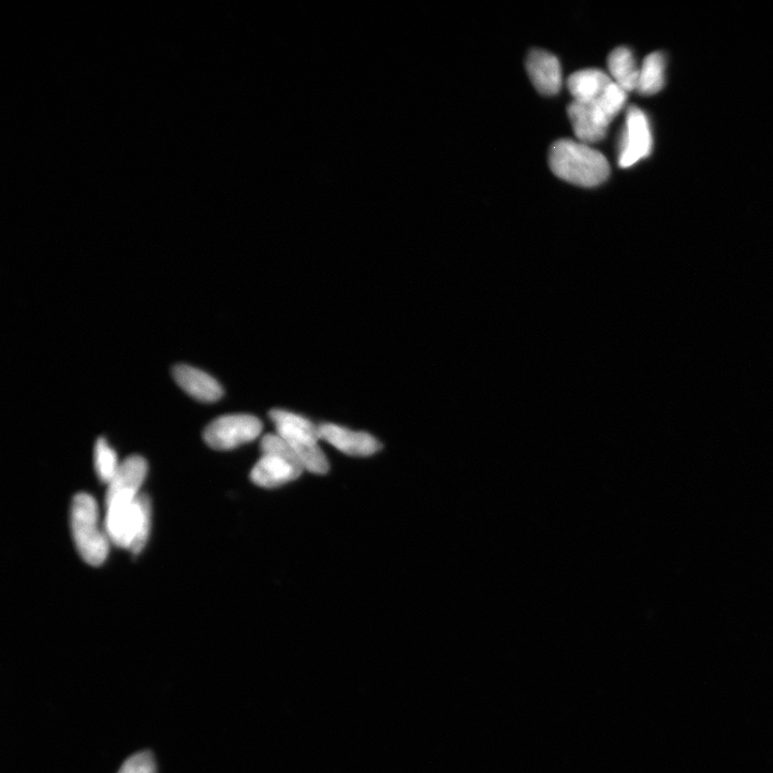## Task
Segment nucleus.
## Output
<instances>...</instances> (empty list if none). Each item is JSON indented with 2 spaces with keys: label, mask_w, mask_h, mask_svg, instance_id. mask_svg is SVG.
Instances as JSON below:
<instances>
[{
  "label": "nucleus",
  "mask_w": 773,
  "mask_h": 773,
  "mask_svg": "<svg viewBox=\"0 0 773 773\" xmlns=\"http://www.w3.org/2000/svg\"><path fill=\"white\" fill-rule=\"evenodd\" d=\"M261 431L262 422L255 416L227 415L212 421L203 439L213 449L230 450L255 441Z\"/></svg>",
  "instance_id": "nucleus-6"
},
{
  "label": "nucleus",
  "mask_w": 773,
  "mask_h": 773,
  "mask_svg": "<svg viewBox=\"0 0 773 773\" xmlns=\"http://www.w3.org/2000/svg\"><path fill=\"white\" fill-rule=\"evenodd\" d=\"M614 81L600 69H585L568 78L567 86L574 101L591 104L600 99Z\"/></svg>",
  "instance_id": "nucleus-12"
},
{
  "label": "nucleus",
  "mask_w": 773,
  "mask_h": 773,
  "mask_svg": "<svg viewBox=\"0 0 773 773\" xmlns=\"http://www.w3.org/2000/svg\"><path fill=\"white\" fill-rule=\"evenodd\" d=\"M567 114L578 141L589 145L606 137L608 129L597 123L587 105L573 101L567 108Z\"/></svg>",
  "instance_id": "nucleus-14"
},
{
  "label": "nucleus",
  "mask_w": 773,
  "mask_h": 773,
  "mask_svg": "<svg viewBox=\"0 0 773 773\" xmlns=\"http://www.w3.org/2000/svg\"><path fill=\"white\" fill-rule=\"evenodd\" d=\"M320 439L348 456L368 457L381 450L382 445L366 432H355L333 424L319 426Z\"/></svg>",
  "instance_id": "nucleus-9"
},
{
  "label": "nucleus",
  "mask_w": 773,
  "mask_h": 773,
  "mask_svg": "<svg viewBox=\"0 0 773 773\" xmlns=\"http://www.w3.org/2000/svg\"><path fill=\"white\" fill-rule=\"evenodd\" d=\"M610 78L626 92L637 90L640 68L637 67L634 55L630 49L620 47L608 56Z\"/></svg>",
  "instance_id": "nucleus-13"
},
{
  "label": "nucleus",
  "mask_w": 773,
  "mask_h": 773,
  "mask_svg": "<svg viewBox=\"0 0 773 773\" xmlns=\"http://www.w3.org/2000/svg\"><path fill=\"white\" fill-rule=\"evenodd\" d=\"M527 70L535 89L542 95L554 96L561 91V64L550 52L532 50L527 57Z\"/></svg>",
  "instance_id": "nucleus-10"
},
{
  "label": "nucleus",
  "mask_w": 773,
  "mask_h": 773,
  "mask_svg": "<svg viewBox=\"0 0 773 773\" xmlns=\"http://www.w3.org/2000/svg\"><path fill=\"white\" fill-rule=\"evenodd\" d=\"M262 457L251 473L261 488L281 487L298 479L304 469L293 448L279 434H268L261 442Z\"/></svg>",
  "instance_id": "nucleus-5"
},
{
  "label": "nucleus",
  "mask_w": 773,
  "mask_h": 773,
  "mask_svg": "<svg viewBox=\"0 0 773 773\" xmlns=\"http://www.w3.org/2000/svg\"><path fill=\"white\" fill-rule=\"evenodd\" d=\"M72 536L81 558L92 566L104 563L109 554L110 539L99 528V509L92 495L79 493L70 510Z\"/></svg>",
  "instance_id": "nucleus-4"
},
{
  "label": "nucleus",
  "mask_w": 773,
  "mask_h": 773,
  "mask_svg": "<svg viewBox=\"0 0 773 773\" xmlns=\"http://www.w3.org/2000/svg\"><path fill=\"white\" fill-rule=\"evenodd\" d=\"M120 465L114 449L104 437H100L95 446V470L102 483L109 485L118 473Z\"/></svg>",
  "instance_id": "nucleus-16"
},
{
  "label": "nucleus",
  "mask_w": 773,
  "mask_h": 773,
  "mask_svg": "<svg viewBox=\"0 0 773 773\" xmlns=\"http://www.w3.org/2000/svg\"><path fill=\"white\" fill-rule=\"evenodd\" d=\"M666 60L662 53L649 54L640 68L637 91L641 95L658 94L665 84Z\"/></svg>",
  "instance_id": "nucleus-15"
},
{
  "label": "nucleus",
  "mask_w": 773,
  "mask_h": 773,
  "mask_svg": "<svg viewBox=\"0 0 773 773\" xmlns=\"http://www.w3.org/2000/svg\"><path fill=\"white\" fill-rule=\"evenodd\" d=\"M652 151V133L644 111L631 107L627 111L619 151V165L630 168L639 160L648 157Z\"/></svg>",
  "instance_id": "nucleus-7"
},
{
  "label": "nucleus",
  "mask_w": 773,
  "mask_h": 773,
  "mask_svg": "<svg viewBox=\"0 0 773 773\" xmlns=\"http://www.w3.org/2000/svg\"><path fill=\"white\" fill-rule=\"evenodd\" d=\"M148 471V462L141 456H131L124 460L108 485L106 504L136 500Z\"/></svg>",
  "instance_id": "nucleus-8"
},
{
  "label": "nucleus",
  "mask_w": 773,
  "mask_h": 773,
  "mask_svg": "<svg viewBox=\"0 0 773 773\" xmlns=\"http://www.w3.org/2000/svg\"><path fill=\"white\" fill-rule=\"evenodd\" d=\"M152 523V505L145 494L134 501L107 504L105 531L110 543L135 554L147 545Z\"/></svg>",
  "instance_id": "nucleus-2"
},
{
  "label": "nucleus",
  "mask_w": 773,
  "mask_h": 773,
  "mask_svg": "<svg viewBox=\"0 0 773 773\" xmlns=\"http://www.w3.org/2000/svg\"><path fill=\"white\" fill-rule=\"evenodd\" d=\"M119 773H156L153 754L144 751L129 757Z\"/></svg>",
  "instance_id": "nucleus-17"
},
{
  "label": "nucleus",
  "mask_w": 773,
  "mask_h": 773,
  "mask_svg": "<svg viewBox=\"0 0 773 773\" xmlns=\"http://www.w3.org/2000/svg\"><path fill=\"white\" fill-rule=\"evenodd\" d=\"M173 378L180 388H182L188 396L201 401L212 403L220 400L223 397V388L206 372L186 364H179L174 367Z\"/></svg>",
  "instance_id": "nucleus-11"
},
{
  "label": "nucleus",
  "mask_w": 773,
  "mask_h": 773,
  "mask_svg": "<svg viewBox=\"0 0 773 773\" xmlns=\"http://www.w3.org/2000/svg\"><path fill=\"white\" fill-rule=\"evenodd\" d=\"M549 167L558 178L581 187L599 186L610 174L604 154L586 143L570 139H562L552 145Z\"/></svg>",
  "instance_id": "nucleus-1"
},
{
  "label": "nucleus",
  "mask_w": 773,
  "mask_h": 773,
  "mask_svg": "<svg viewBox=\"0 0 773 773\" xmlns=\"http://www.w3.org/2000/svg\"><path fill=\"white\" fill-rule=\"evenodd\" d=\"M270 418L277 434L295 451L303 469L313 474L323 475L329 471V462L320 449L319 428L312 421L295 413L274 410Z\"/></svg>",
  "instance_id": "nucleus-3"
}]
</instances>
